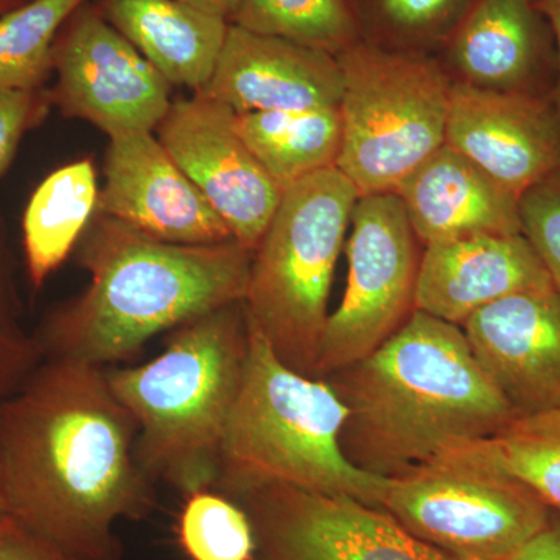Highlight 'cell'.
I'll return each instance as SVG.
<instances>
[{
    "mask_svg": "<svg viewBox=\"0 0 560 560\" xmlns=\"http://www.w3.org/2000/svg\"><path fill=\"white\" fill-rule=\"evenodd\" d=\"M7 512L5 504V489H3V458H2V445H0V514Z\"/></svg>",
    "mask_w": 560,
    "mask_h": 560,
    "instance_id": "cell-35",
    "label": "cell"
},
{
    "mask_svg": "<svg viewBox=\"0 0 560 560\" xmlns=\"http://www.w3.org/2000/svg\"><path fill=\"white\" fill-rule=\"evenodd\" d=\"M537 7L550 24L552 38H555L556 55H558V79H556L551 103L560 120V0H537Z\"/></svg>",
    "mask_w": 560,
    "mask_h": 560,
    "instance_id": "cell-33",
    "label": "cell"
},
{
    "mask_svg": "<svg viewBox=\"0 0 560 560\" xmlns=\"http://www.w3.org/2000/svg\"><path fill=\"white\" fill-rule=\"evenodd\" d=\"M349 280L320 340L316 378L363 360L415 313L420 245L399 195H363L350 215Z\"/></svg>",
    "mask_w": 560,
    "mask_h": 560,
    "instance_id": "cell-9",
    "label": "cell"
},
{
    "mask_svg": "<svg viewBox=\"0 0 560 560\" xmlns=\"http://www.w3.org/2000/svg\"><path fill=\"white\" fill-rule=\"evenodd\" d=\"M154 135L226 223L232 238L254 253L283 190L238 136L234 110L194 94L172 102Z\"/></svg>",
    "mask_w": 560,
    "mask_h": 560,
    "instance_id": "cell-12",
    "label": "cell"
},
{
    "mask_svg": "<svg viewBox=\"0 0 560 560\" xmlns=\"http://www.w3.org/2000/svg\"><path fill=\"white\" fill-rule=\"evenodd\" d=\"M75 249L90 285L51 308L33 331L44 359L101 368L135 359L162 331L245 300L254 254L235 241H156L101 213Z\"/></svg>",
    "mask_w": 560,
    "mask_h": 560,
    "instance_id": "cell-3",
    "label": "cell"
},
{
    "mask_svg": "<svg viewBox=\"0 0 560 560\" xmlns=\"http://www.w3.org/2000/svg\"><path fill=\"white\" fill-rule=\"evenodd\" d=\"M248 350L238 301L173 329L149 363L106 370L114 396L138 425L136 459L151 481L184 497L213 489Z\"/></svg>",
    "mask_w": 560,
    "mask_h": 560,
    "instance_id": "cell-4",
    "label": "cell"
},
{
    "mask_svg": "<svg viewBox=\"0 0 560 560\" xmlns=\"http://www.w3.org/2000/svg\"><path fill=\"white\" fill-rule=\"evenodd\" d=\"M324 381L349 410L346 456L383 478L486 440L521 416L475 359L464 330L419 311L381 348Z\"/></svg>",
    "mask_w": 560,
    "mask_h": 560,
    "instance_id": "cell-2",
    "label": "cell"
},
{
    "mask_svg": "<svg viewBox=\"0 0 560 560\" xmlns=\"http://www.w3.org/2000/svg\"><path fill=\"white\" fill-rule=\"evenodd\" d=\"M360 195L337 167L283 190L254 249L243 307L283 364L316 377L335 267Z\"/></svg>",
    "mask_w": 560,
    "mask_h": 560,
    "instance_id": "cell-6",
    "label": "cell"
},
{
    "mask_svg": "<svg viewBox=\"0 0 560 560\" xmlns=\"http://www.w3.org/2000/svg\"><path fill=\"white\" fill-rule=\"evenodd\" d=\"M235 501L253 523L256 560H456L350 497L268 486Z\"/></svg>",
    "mask_w": 560,
    "mask_h": 560,
    "instance_id": "cell-11",
    "label": "cell"
},
{
    "mask_svg": "<svg viewBox=\"0 0 560 560\" xmlns=\"http://www.w3.org/2000/svg\"><path fill=\"white\" fill-rule=\"evenodd\" d=\"M551 289L525 235H475L423 248L415 308L460 327L495 302Z\"/></svg>",
    "mask_w": 560,
    "mask_h": 560,
    "instance_id": "cell-18",
    "label": "cell"
},
{
    "mask_svg": "<svg viewBox=\"0 0 560 560\" xmlns=\"http://www.w3.org/2000/svg\"><path fill=\"white\" fill-rule=\"evenodd\" d=\"M51 106L114 136L156 130L172 105V84L88 0L54 46Z\"/></svg>",
    "mask_w": 560,
    "mask_h": 560,
    "instance_id": "cell-10",
    "label": "cell"
},
{
    "mask_svg": "<svg viewBox=\"0 0 560 560\" xmlns=\"http://www.w3.org/2000/svg\"><path fill=\"white\" fill-rule=\"evenodd\" d=\"M25 2H27V0H0V14L16 9V7H20Z\"/></svg>",
    "mask_w": 560,
    "mask_h": 560,
    "instance_id": "cell-36",
    "label": "cell"
},
{
    "mask_svg": "<svg viewBox=\"0 0 560 560\" xmlns=\"http://www.w3.org/2000/svg\"><path fill=\"white\" fill-rule=\"evenodd\" d=\"M512 560H560V511L551 510L547 526Z\"/></svg>",
    "mask_w": 560,
    "mask_h": 560,
    "instance_id": "cell-32",
    "label": "cell"
},
{
    "mask_svg": "<svg viewBox=\"0 0 560 560\" xmlns=\"http://www.w3.org/2000/svg\"><path fill=\"white\" fill-rule=\"evenodd\" d=\"M431 463L503 475L560 511V407L518 416L499 433L453 447Z\"/></svg>",
    "mask_w": 560,
    "mask_h": 560,
    "instance_id": "cell-23",
    "label": "cell"
},
{
    "mask_svg": "<svg viewBox=\"0 0 560 560\" xmlns=\"http://www.w3.org/2000/svg\"><path fill=\"white\" fill-rule=\"evenodd\" d=\"M234 127L282 190L337 167L342 143L340 108L308 113H234Z\"/></svg>",
    "mask_w": 560,
    "mask_h": 560,
    "instance_id": "cell-22",
    "label": "cell"
},
{
    "mask_svg": "<svg viewBox=\"0 0 560 560\" xmlns=\"http://www.w3.org/2000/svg\"><path fill=\"white\" fill-rule=\"evenodd\" d=\"M475 359L518 415L560 407V293L514 294L460 326Z\"/></svg>",
    "mask_w": 560,
    "mask_h": 560,
    "instance_id": "cell-17",
    "label": "cell"
},
{
    "mask_svg": "<svg viewBox=\"0 0 560 560\" xmlns=\"http://www.w3.org/2000/svg\"><path fill=\"white\" fill-rule=\"evenodd\" d=\"M98 195L97 171L91 160L70 162L51 172L33 191L22 220L32 289H43L77 248L97 212Z\"/></svg>",
    "mask_w": 560,
    "mask_h": 560,
    "instance_id": "cell-21",
    "label": "cell"
},
{
    "mask_svg": "<svg viewBox=\"0 0 560 560\" xmlns=\"http://www.w3.org/2000/svg\"><path fill=\"white\" fill-rule=\"evenodd\" d=\"M348 416L329 382L291 370L249 329L245 372L221 441L213 489L235 500L249 490L287 486L382 510L389 478L350 463L341 445Z\"/></svg>",
    "mask_w": 560,
    "mask_h": 560,
    "instance_id": "cell-5",
    "label": "cell"
},
{
    "mask_svg": "<svg viewBox=\"0 0 560 560\" xmlns=\"http://www.w3.org/2000/svg\"><path fill=\"white\" fill-rule=\"evenodd\" d=\"M342 143L337 168L360 197L396 194L445 143L452 80L434 55L360 40L337 57Z\"/></svg>",
    "mask_w": 560,
    "mask_h": 560,
    "instance_id": "cell-7",
    "label": "cell"
},
{
    "mask_svg": "<svg viewBox=\"0 0 560 560\" xmlns=\"http://www.w3.org/2000/svg\"><path fill=\"white\" fill-rule=\"evenodd\" d=\"M172 86L197 94L219 62L230 22L179 0H91Z\"/></svg>",
    "mask_w": 560,
    "mask_h": 560,
    "instance_id": "cell-20",
    "label": "cell"
},
{
    "mask_svg": "<svg viewBox=\"0 0 560 560\" xmlns=\"http://www.w3.org/2000/svg\"><path fill=\"white\" fill-rule=\"evenodd\" d=\"M445 145L521 198L560 172V120L551 98L452 83Z\"/></svg>",
    "mask_w": 560,
    "mask_h": 560,
    "instance_id": "cell-15",
    "label": "cell"
},
{
    "mask_svg": "<svg viewBox=\"0 0 560 560\" xmlns=\"http://www.w3.org/2000/svg\"><path fill=\"white\" fill-rule=\"evenodd\" d=\"M452 83L551 98L558 55L537 0H471L434 55Z\"/></svg>",
    "mask_w": 560,
    "mask_h": 560,
    "instance_id": "cell-14",
    "label": "cell"
},
{
    "mask_svg": "<svg viewBox=\"0 0 560 560\" xmlns=\"http://www.w3.org/2000/svg\"><path fill=\"white\" fill-rule=\"evenodd\" d=\"M232 25L334 57L361 40L352 0H242Z\"/></svg>",
    "mask_w": 560,
    "mask_h": 560,
    "instance_id": "cell-24",
    "label": "cell"
},
{
    "mask_svg": "<svg viewBox=\"0 0 560 560\" xmlns=\"http://www.w3.org/2000/svg\"><path fill=\"white\" fill-rule=\"evenodd\" d=\"M95 213L176 245L234 241L226 223L172 160L153 131L109 138L105 184Z\"/></svg>",
    "mask_w": 560,
    "mask_h": 560,
    "instance_id": "cell-13",
    "label": "cell"
},
{
    "mask_svg": "<svg viewBox=\"0 0 560 560\" xmlns=\"http://www.w3.org/2000/svg\"><path fill=\"white\" fill-rule=\"evenodd\" d=\"M382 510L456 560H512L550 518L521 482L471 467L430 463L389 478Z\"/></svg>",
    "mask_w": 560,
    "mask_h": 560,
    "instance_id": "cell-8",
    "label": "cell"
},
{
    "mask_svg": "<svg viewBox=\"0 0 560 560\" xmlns=\"http://www.w3.org/2000/svg\"><path fill=\"white\" fill-rule=\"evenodd\" d=\"M420 245L522 234L521 197L445 145L396 190Z\"/></svg>",
    "mask_w": 560,
    "mask_h": 560,
    "instance_id": "cell-19",
    "label": "cell"
},
{
    "mask_svg": "<svg viewBox=\"0 0 560 560\" xmlns=\"http://www.w3.org/2000/svg\"><path fill=\"white\" fill-rule=\"evenodd\" d=\"M88 0H27L0 14V91L43 90L62 25Z\"/></svg>",
    "mask_w": 560,
    "mask_h": 560,
    "instance_id": "cell-25",
    "label": "cell"
},
{
    "mask_svg": "<svg viewBox=\"0 0 560 560\" xmlns=\"http://www.w3.org/2000/svg\"><path fill=\"white\" fill-rule=\"evenodd\" d=\"M136 438L106 368L47 357L0 401L7 512L79 558L120 560L117 523L158 501Z\"/></svg>",
    "mask_w": 560,
    "mask_h": 560,
    "instance_id": "cell-1",
    "label": "cell"
},
{
    "mask_svg": "<svg viewBox=\"0 0 560 560\" xmlns=\"http://www.w3.org/2000/svg\"><path fill=\"white\" fill-rule=\"evenodd\" d=\"M0 560H88L66 551L16 517L0 514Z\"/></svg>",
    "mask_w": 560,
    "mask_h": 560,
    "instance_id": "cell-31",
    "label": "cell"
},
{
    "mask_svg": "<svg viewBox=\"0 0 560 560\" xmlns=\"http://www.w3.org/2000/svg\"><path fill=\"white\" fill-rule=\"evenodd\" d=\"M195 95L234 113L334 109L342 72L334 55L231 24L212 77Z\"/></svg>",
    "mask_w": 560,
    "mask_h": 560,
    "instance_id": "cell-16",
    "label": "cell"
},
{
    "mask_svg": "<svg viewBox=\"0 0 560 560\" xmlns=\"http://www.w3.org/2000/svg\"><path fill=\"white\" fill-rule=\"evenodd\" d=\"M178 541L189 560H256L249 515L215 489L186 495L178 518Z\"/></svg>",
    "mask_w": 560,
    "mask_h": 560,
    "instance_id": "cell-27",
    "label": "cell"
},
{
    "mask_svg": "<svg viewBox=\"0 0 560 560\" xmlns=\"http://www.w3.org/2000/svg\"><path fill=\"white\" fill-rule=\"evenodd\" d=\"M471 0H352L361 40L407 54L436 55Z\"/></svg>",
    "mask_w": 560,
    "mask_h": 560,
    "instance_id": "cell-26",
    "label": "cell"
},
{
    "mask_svg": "<svg viewBox=\"0 0 560 560\" xmlns=\"http://www.w3.org/2000/svg\"><path fill=\"white\" fill-rule=\"evenodd\" d=\"M43 360L35 331L25 329L13 257L0 234V401L13 396Z\"/></svg>",
    "mask_w": 560,
    "mask_h": 560,
    "instance_id": "cell-28",
    "label": "cell"
},
{
    "mask_svg": "<svg viewBox=\"0 0 560 560\" xmlns=\"http://www.w3.org/2000/svg\"><path fill=\"white\" fill-rule=\"evenodd\" d=\"M50 106L47 88L0 91V176L16 156L24 136L46 117Z\"/></svg>",
    "mask_w": 560,
    "mask_h": 560,
    "instance_id": "cell-30",
    "label": "cell"
},
{
    "mask_svg": "<svg viewBox=\"0 0 560 560\" xmlns=\"http://www.w3.org/2000/svg\"><path fill=\"white\" fill-rule=\"evenodd\" d=\"M522 234L528 238L560 293V172L521 198Z\"/></svg>",
    "mask_w": 560,
    "mask_h": 560,
    "instance_id": "cell-29",
    "label": "cell"
},
{
    "mask_svg": "<svg viewBox=\"0 0 560 560\" xmlns=\"http://www.w3.org/2000/svg\"><path fill=\"white\" fill-rule=\"evenodd\" d=\"M191 9L200 10L210 16L221 18L230 22L234 21L235 14L241 9L242 0H179Z\"/></svg>",
    "mask_w": 560,
    "mask_h": 560,
    "instance_id": "cell-34",
    "label": "cell"
}]
</instances>
